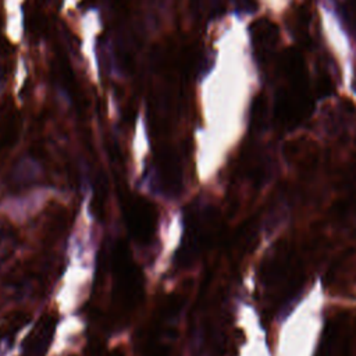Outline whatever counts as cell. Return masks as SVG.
Listing matches in <instances>:
<instances>
[{
  "mask_svg": "<svg viewBox=\"0 0 356 356\" xmlns=\"http://www.w3.org/2000/svg\"><path fill=\"white\" fill-rule=\"evenodd\" d=\"M28 164H29V163H28ZM28 164H25V170H24V171H22V168H21V167H18V170H19V171H22V172H26V167H28ZM19 177H22V178H24V179H26V178H29V177H28V175H26V174H22V175H19Z\"/></svg>",
  "mask_w": 356,
  "mask_h": 356,
  "instance_id": "4",
  "label": "cell"
},
{
  "mask_svg": "<svg viewBox=\"0 0 356 356\" xmlns=\"http://www.w3.org/2000/svg\"><path fill=\"white\" fill-rule=\"evenodd\" d=\"M125 218L131 236L140 243H147L156 227L153 204L143 197H131L125 204Z\"/></svg>",
  "mask_w": 356,
  "mask_h": 356,
  "instance_id": "2",
  "label": "cell"
},
{
  "mask_svg": "<svg viewBox=\"0 0 356 356\" xmlns=\"http://www.w3.org/2000/svg\"><path fill=\"white\" fill-rule=\"evenodd\" d=\"M114 284L120 300L127 306L136 303L140 295V274L124 243H118L113 256Z\"/></svg>",
  "mask_w": 356,
  "mask_h": 356,
  "instance_id": "1",
  "label": "cell"
},
{
  "mask_svg": "<svg viewBox=\"0 0 356 356\" xmlns=\"http://www.w3.org/2000/svg\"><path fill=\"white\" fill-rule=\"evenodd\" d=\"M50 328H51V327L47 324V325H44V327L40 330V334L35 338V342H33V346H32L33 352H36V353L44 352V349H46V346H47V342H49V338H50V335H49Z\"/></svg>",
  "mask_w": 356,
  "mask_h": 356,
  "instance_id": "3",
  "label": "cell"
}]
</instances>
